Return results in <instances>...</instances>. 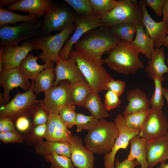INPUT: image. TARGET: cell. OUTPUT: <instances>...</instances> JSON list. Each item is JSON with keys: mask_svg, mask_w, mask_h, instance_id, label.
<instances>
[{"mask_svg": "<svg viewBox=\"0 0 168 168\" xmlns=\"http://www.w3.org/2000/svg\"><path fill=\"white\" fill-rule=\"evenodd\" d=\"M120 41L110 32L109 28L102 26L87 32L73 46L76 51L84 59L104 63L102 55Z\"/></svg>", "mask_w": 168, "mask_h": 168, "instance_id": "1", "label": "cell"}, {"mask_svg": "<svg viewBox=\"0 0 168 168\" xmlns=\"http://www.w3.org/2000/svg\"><path fill=\"white\" fill-rule=\"evenodd\" d=\"M139 54L131 43L122 40L108 52L104 63L115 72L125 75H133L144 65L139 57Z\"/></svg>", "mask_w": 168, "mask_h": 168, "instance_id": "2", "label": "cell"}, {"mask_svg": "<svg viewBox=\"0 0 168 168\" xmlns=\"http://www.w3.org/2000/svg\"><path fill=\"white\" fill-rule=\"evenodd\" d=\"M119 131L114 122L105 119L99 120L84 138L86 147L94 154L105 155L111 151Z\"/></svg>", "mask_w": 168, "mask_h": 168, "instance_id": "3", "label": "cell"}, {"mask_svg": "<svg viewBox=\"0 0 168 168\" xmlns=\"http://www.w3.org/2000/svg\"><path fill=\"white\" fill-rule=\"evenodd\" d=\"M76 27L74 23L54 35H48L32 39L35 49H40L42 51L39 56L43 62L54 63L59 59L60 51Z\"/></svg>", "mask_w": 168, "mask_h": 168, "instance_id": "4", "label": "cell"}, {"mask_svg": "<svg viewBox=\"0 0 168 168\" xmlns=\"http://www.w3.org/2000/svg\"><path fill=\"white\" fill-rule=\"evenodd\" d=\"M123 2L100 17L102 26L109 28L119 24L132 22L143 25V11L139 2L135 0H122Z\"/></svg>", "mask_w": 168, "mask_h": 168, "instance_id": "5", "label": "cell"}, {"mask_svg": "<svg viewBox=\"0 0 168 168\" xmlns=\"http://www.w3.org/2000/svg\"><path fill=\"white\" fill-rule=\"evenodd\" d=\"M70 56L75 60L84 77L93 91L99 93L108 91L107 83L113 79L103 67L102 63L87 60L72 50Z\"/></svg>", "mask_w": 168, "mask_h": 168, "instance_id": "6", "label": "cell"}, {"mask_svg": "<svg viewBox=\"0 0 168 168\" xmlns=\"http://www.w3.org/2000/svg\"><path fill=\"white\" fill-rule=\"evenodd\" d=\"M76 13L68 7L53 3L44 16L39 36L48 35L55 30H62L74 23Z\"/></svg>", "mask_w": 168, "mask_h": 168, "instance_id": "7", "label": "cell"}, {"mask_svg": "<svg viewBox=\"0 0 168 168\" xmlns=\"http://www.w3.org/2000/svg\"><path fill=\"white\" fill-rule=\"evenodd\" d=\"M43 21L37 23L23 22L18 26L6 25L0 28L1 46H16L21 41L39 36Z\"/></svg>", "mask_w": 168, "mask_h": 168, "instance_id": "8", "label": "cell"}, {"mask_svg": "<svg viewBox=\"0 0 168 168\" xmlns=\"http://www.w3.org/2000/svg\"><path fill=\"white\" fill-rule=\"evenodd\" d=\"M71 85L69 82H60L59 85L52 86L40 100V107L48 113L58 114L63 107L74 105L71 97Z\"/></svg>", "mask_w": 168, "mask_h": 168, "instance_id": "9", "label": "cell"}, {"mask_svg": "<svg viewBox=\"0 0 168 168\" xmlns=\"http://www.w3.org/2000/svg\"><path fill=\"white\" fill-rule=\"evenodd\" d=\"M74 23L76 28L70 38L68 40L61 50L59 59L67 60L70 58V53L74 44L88 31L102 26L100 17L94 15L84 16L76 14Z\"/></svg>", "mask_w": 168, "mask_h": 168, "instance_id": "10", "label": "cell"}, {"mask_svg": "<svg viewBox=\"0 0 168 168\" xmlns=\"http://www.w3.org/2000/svg\"><path fill=\"white\" fill-rule=\"evenodd\" d=\"M34 81L28 91L22 93L18 92L9 102L1 106L0 108V117H7L12 119L32 109L40 100L36 99V95L33 90Z\"/></svg>", "mask_w": 168, "mask_h": 168, "instance_id": "11", "label": "cell"}, {"mask_svg": "<svg viewBox=\"0 0 168 168\" xmlns=\"http://www.w3.org/2000/svg\"><path fill=\"white\" fill-rule=\"evenodd\" d=\"M119 131V135L115 140L111 151L104 155L105 168H114L115 157L120 149L127 148L130 140L134 136H138L140 131L131 129L127 127L124 122L123 115L118 114L114 120Z\"/></svg>", "mask_w": 168, "mask_h": 168, "instance_id": "12", "label": "cell"}, {"mask_svg": "<svg viewBox=\"0 0 168 168\" xmlns=\"http://www.w3.org/2000/svg\"><path fill=\"white\" fill-rule=\"evenodd\" d=\"M35 49L32 39L25 41L20 46H1L0 73L3 69L18 68L29 52Z\"/></svg>", "mask_w": 168, "mask_h": 168, "instance_id": "13", "label": "cell"}, {"mask_svg": "<svg viewBox=\"0 0 168 168\" xmlns=\"http://www.w3.org/2000/svg\"><path fill=\"white\" fill-rule=\"evenodd\" d=\"M168 132V120L162 110H151L138 136L146 140L160 137Z\"/></svg>", "mask_w": 168, "mask_h": 168, "instance_id": "14", "label": "cell"}, {"mask_svg": "<svg viewBox=\"0 0 168 168\" xmlns=\"http://www.w3.org/2000/svg\"><path fill=\"white\" fill-rule=\"evenodd\" d=\"M0 85L3 89L4 101L7 103L11 90L14 88L20 87L27 91L31 87L32 83L21 73L18 68H13L3 69L0 73Z\"/></svg>", "mask_w": 168, "mask_h": 168, "instance_id": "15", "label": "cell"}, {"mask_svg": "<svg viewBox=\"0 0 168 168\" xmlns=\"http://www.w3.org/2000/svg\"><path fill=\"white\" fill-rule=\"evenodd\" d=\"M145 147L149 167L165 163L168 159V132L160 137L146 140Z\"/></svg>", "mask_w": 168, "mask_h": 168, "instance_id": "16", "label": "cell"}, {"mask_svg": "<svg viewBox=\"0 0 168 168\" xmlns=\"http://www.w3.org/2000/svg\"><path fill=\"white\" fill-rule=\"evenodd\" d=\"M56 77L53 86L58 85L61 81L67 80L71 84L85 80L75 59L70 57L68 60L59 59L56 62Z\"/></svg>", "mask_w": 168, "mask_h": 168, "instance_id": "17", "label": "cell"}, {"mask_svg": "<svg viewBox=\"0 0 168 168\" xmlns=\"http://www.w3.org/2000/svg\"><path fill=\"white\" fill-rule=\"evenodd\" d=\"M139 2L142 9V22L145 30L152 39L154 49L161 48L167 34L168 24L162 21H154L148 12L144 0Z\"/></svg>", "mask_w": 168, "mask_h": 168, "instance_id": "18", "label": "cell"}, {"mask_svg": "<svg viewBox=\"0 0 168 168\" xmlns=\"http://www.w3.org/2000/svg\"><path fill=\"white\" fill-rule=\"evenodd\" d=\"M83 142L79 136L72 135L70 143L71 160L77 168H94V153L83 145Z\"/></svg>", "mask_w": 168, "mask_h": 168, "instance_id": "19", "label": "cell"}, {"mask_svg": "<svg viewBox=\"0 0 168 168\" xmlns=\"http://www.w3.org/2000/svg\"><path fill=\"white\" fill-rule=\"evenodd\" d=\"M46 141L70 143L72 135L58 114L48 113L47 129L44 138Z\"/></svg>", "mask_w": 168, "mask_h": 168, "instance_id": "20", "label": "cell"}, {"mask_svg": "<svg viewBox=\"0 0 168 168\" xmlns=\"http://www.w3.org/2000/svg\"><path fill=\"white\" fill-rule=\"evenodd\" d=\"M53 3L50 0H21L5 9L28 12L38 19L44 17Z\"/></svg>", "mask_w": 168, "mask_h": 168, "instance_id": "21", "label": "cell"}, {"mask_svg": "<svg viewBox=\"0 0 168 168\" xmlns=\"http://www.w3.org/2000/svg\"><path fill=\"white\" fill-rule=\"evenodd\" d=\"M128 105L123 115L138 112L150 108V103L145 92L138 88L130 90L126 94Z\"/></svg>", "mask_w": 168, "mask_h": 168, "instance_id": "22", "label": "cell"}, {"mask_svg": "<svg viewBox=\"0 0 168 168\" xmlns=\"http://www.w3.org/2000/svg\"><path fill=\"white\" fill-rule=\"evenodd\" d=\"M166 56L163 47L155 48L145 68L147 76L152 79L163 77L168 71L165 63Z\"/></svg>", "mask_w": 168, "mask_h": 168, "instance_id": "23", "label": "cell"}, {"mask_svg": "<svg viewBox=\"0 0 168 168\" xmlns=\"http://www.w3.org/2000/svg\"><path fill=\"white\" fill-rule=\"evenodd\" d=\"M136 28L135 37L131 44L139 54L142 53L150 59L154 49L153 40L144 30L143 25H136Z\"/></svg>", "mask_w": 168, "mask_h": 168, "instance_id": "24", "label": "cell"}, {"mask_svg": "<svg viewBox=\"0 0 168 168\" xmlns=\"http://www.w3.org/2000/svg\"><path fill=\"white\" fill-rule=\"evenodd\" d=\"M40 57L28 54L21 62L18 69L21 73L28 79L34 80L37 75L45 68L54 65L53 63L47 62L44 65L38 64L37 60Z\"/></svg>", "mask_w": 168, "mask_h": 168, "instance_id": "25", "label": "cell"}, {"mask_svg": "<svg viewBox=\"0 0 168 168\" xmlns=\"http://www.w3.org/2000/svg\"><path fill=\"white\" fill-rule=\"evenodd\" d=\"M36 153L39 155H45L55 153L58 155L71 157L70 143L64 142H45L40 140L35 147Z\"/></svg>", "mask_w": 168, "mask_h": 168, "instance_id": "26", "label": "cell"}, {"mask_svg": "<svg viewBox=\"0 0 168 168\" xmlns=\"http://www.w3.org/2000/svg\"><path fill=\"white\" fill-rule=\"evenodd\" d=\"M146 140L136 136L129 141L130 150L127 158L129 160L135 159L137 165L141 168H148L149 167L147 159L145 147Z\"/></svg>", "mask_w": 168, "mask_h": 168, "instance_id": "27", "label": "cell"}, {"mask_svg": "<svg viewBox=\"0 0 168 168\" xmlns=\"http://www.w3.org/2000/svg\"><path fill=\"white\" fill-rule=\"evenodd\" d=\"M56 77L54 65L40 72L34 80L33 90L36 94L43 92L45 93L52 86Z\"/></svg>", "mask_w": 168, "mask_h": 168, "instance_id": "28", "label": "cell"}, {"mask_svg": "<svg viewBox=\"0 0 168 168\" xmlns=\"http://www.w3.org/2000/svg\"><path fill=\"white\" fill-rule=\"evenodd\" d=\"M83 107L91 113V115L99 120L109 116L98 93L94 91L87 98Z\"/></svg>", "mask_w": 168, "mask_h": 168, "instance_id": "29", "label": "cell"}, {"mask_svg": "<svg viewBox=\"0 0 168 168\" xmlns=\"http://www.w3.org/2000/svg\"><path fill=\"white\" fill-rule=\"evenodd\" d=\"M71 85V97L73 104L83 107L86 100L93 90L85 80Z\"/></svg>", "mask_w": 168, "mask_h": 168, "instance_id": "30", "label": "cell"}, {"mask_svg": "<svg viewBox=\"0 0 168 168\" xmlns=\"http://www.w3.org/2000/svg\"><path fill=\"white\" fill-rule=\"evenodd\" d=\"M39 20L35 16L29 14L22 15L0 7V27L9 24H15L20 22L37 23Z\"/></svg>", "mask_w": 168, "mask_h": 168, "instance_id": "31", "label": "cell"}, {"mask_svg": "<svg viewBox=\"0 0 168 168\" xmlns=\"http://www.w3.org/2000/svg\"><path fill=\"white\" fill-rule=\"evenodd\" d=\"M110 32L121 40L131 43L137 31L136 25L132 22L119 24L109 28Z\"/></svg>", "mask_w": 168, "mask_h": 168, "instance_id": "32", "label": "cell"}, {"mask_svg": "<svg viewBox=\"0 0 168 168\" xmlns=\"http://www.w3.org/2000/svg\"><path fill=\"white\" fill-rule=\"evenodd\" d=\"M151 109L123 115L124 124L131 129L140 131Z\"/></svg>", "mask_w": 168, "mask_h": 168, "instance_id": "33", "label": "cell"}, {"mask_svg": "<svg viewBox=\"0 0 168 168\" xmlns=\"http://www.w3.org/2000/svg\"><path fill=\"white\" fill-rule=\"evenodd\" d=\"M94 15L103 16L123 2L122 0H90Z\"/></svg>", "mask_w": 168, "mask_h": 168, "instance_id": "34", "label": "cell"}, {"mask_svg": "<svg viewBox=\"0 0 168 168\" xmlns=\"http://www.w3.org/2000/svg\"><path fill=\"white\" fill-rule=\"evenodd\" d=\"M152 79L155 85V91L149 100L150 105L152 109L161 110L164 105L162 83L164 78L163 77H156Z\"/></svg>", "mask_w": 168, "mask_h": 168, "instance_id": "35", "label": "cell"}, {"mask_svg": "<svg viewBox=\"0 0 168 168\" xmlns=\"http://www.w3.org/2000/svg\"><path fill=\"white\" fill-rule=\"evenodd\" d=\"M44 158L50 163L49 168H75L70 158L53 153L44 155Z\"/></svg>", "mask_w": 168, "mask_h": 168, "instance_id": "36", "label": "cell"}, {"mask_svg": "<svg viewBox=\"0 0 168 168\" xmlns=\"http://www.w3.org/2000/svg\"><path fill=\"white\" fill-rule=\"evenodd\" d=\"M99 121L92 115L87 116L82 113H77L75 124L77 132L79 133L84 130L88 131L94 128Z\"/></svg>", "mask_w": 168, "mask_h": 168, "instance_id": "37", "label": "cell"}, {"mask_svg": "<svg viewBox=\"0 0 168 168\" xmlns=\"http://www.w3.org/2000/svg\"><path fill=\"white\" fill-rule=\"evenodd\" d=\"M76 12V14L84 16L94 15L90 0H65Z\"/></svg>", "mask_w": 168, "mask_h": 168, "instance_id": "38", "label": "cell"}, {"mask_svg": "<svg viewBox=\"0 0 168 168\" xmlns=\"http://www.w3.org/2000/svg\"><path fill=\"white\" fill-rule=\"evenodd\" d=\"M77 114L75 105L63 107L58 114L60 118L68 128H71L75 125Z\"/></svg>", "mask_w": 168, "mask_h": 168, "instance_id": "39", "label": "cell"}, {"mask_svg": "<svg viewBox=\"0 0 168 168\" xmlns=\"http://www.w3.org/2000/svg\"><path fill=\"white\" fill-rule=\"evenodd\" d=\"M119 97L116 94L111 91H107L104 95V105L107 110L110 111L119 106L121 103Z\"/></svg>", "mask_w": 168, "mask_h": 168, "instance_id": "40", "label": "cell"}, {"mask_svg": "<svg viewBox=\"0 0 168 168\" xmlns=\"http://www.w3.org/2000/svg\"><path fill=\"white\" fill-rule=\"evenodd\" d=\"M24 137L16 131L0 133V140L5 143L21 142Z\"/></svg>", "mask_w": 168, "mask_h": 168, "instance_id": "41", "label": "cell"}, {"mask_svg": "<svg viewBox=\"0 0 168 168\" xmlns=\"http://www.w3.org/2000/svg\"><path fill=\"white\" fill-rule=\"evenodd\" d=\"M125 85V82L123 81L112 79L107 83V86L108 90L115 93L119 96L124 91Z\"/></svg>", "mask_w": 168, "mask_h": 168, "instance_id": "42", "label": "cell"}, {"mask_svg": "<svg viewBox=\"0 0 168 168\" xmlns=\"http://www.w3.org/2000/svg\"><path fill=\"white\" fill-rule=\"evenodd\" d=\"M165 0H144L146 6L150 7L158 16L162 15V10Z\"/></svg>", "mask_w": 168, "mask_h": 168, "instance_id": "43", "label": "cell"}, {"mask_svg": "<svg viewBox=\"0 0 168 168\" xmlns=\"http://www.w3.org/2000/svg\"><path fill=\"white\" fill-rule=\"evenodd\" d=\"M48 119V113L40 107L35 113L34 117V123L36 126L46 124Z\"/></svg>", "mask_w": 168, "mask_h": 168, "instance_id": "44", "label": "cell"}, {"mask_svg": "<svg viewBox=\"0 0 168 168\" xmlns=\"http://www.w3.org/2000/svg\"><path fill=\"white\" fill-rule=\"evenodd\" d=\"M12 119L7 117H0V133L9 131H15Z\"/></svg>", "mask_w": 168, "mask_h": 168, "instance_id": "45", "label": "cell"}, {"mask_svg": "<svg viewBox=\"0 0 168 168\" xmlns=\"http://www.w3.org/2000/svg\"><path fill=\"white\" fill-rule=\"evenodd\" d=\"M30 125L29 120L24 116L19 117L16 122V128L21 132H24L27 130L30 127Z\"/></svg>", "mask_w": 168, "mask_h": 168, "instance_id": "46", "label": "cell"}, {"mask_svg": "<svg viewBox=\"0 0 168 168\" xmlns=\"http://www.w3.org/2000/svg\"><path fill=\"white\" fill-rule=\"evenodd\" d=\"M137 165L135 159L130 160L127 158L120 162L116 159L114 168H134Z\"/></svg>", "mask_w": 168, "mask_h": 168, "instance_id": "47", "label": "cell"}, {"mask_svg": "<svg viewBox=\"0 0 168 168\" xmlns=\"http://www.w3.org/2000/svg\"><path fill=\"white\" fill-rule=\"evenodd\" d=\"M47 123L37 126L34 129V133L36 137L44 138L46 132Z\"/></svg>", "mask_w": 168, "mask_h": 168, "instance_id": "48", "label": "cell"}, {"mask_svg": "<svg viewBox=\"0 0 168 168\" xmlns=\"http://www.w3.org/2000/svg\"><path fill=\"white\" fill-rule=\"evenodd\" d=\"M162 21L168 24V0H165L162 10Z\"/></svg>", "mask_w": 168, "mask_h": 168, "instance_id": "49", "label": "cell"}, {"mask_svg": "<svg viewBox=\"0 0 168 168\" xmlns=\"http://www.w3.org/2000/svg\"><path fill=\"white\" fill-rule=\"evenodd\" d=\"M18 0H0V4L2 7L6 6L18 2Z\"/></svg>", "mask_w": 168, "mask_h": 168, "instance_id": "50", "label": "cell"}, {"mask_svg": "<svg viewBox=\"0 0 168 168\" xmlns=\"http://www.w3.org/2000/svg\"><path fill=\"white\" fill-rule=\"evenodd\" d=\"M163 94L168 105V88H163Z\"/></svg>", "mask_w": 168, "mask_h": 168, "instance_id": "51", "label": "cell"}, {"mask_svg": "<svg viewBox=\"0 0 168 168\" xmlns=\"http://www.w3.org/2000/svg\"><path fill=\"white\" fill-rule=\"evenodd\" d=\"M163 45L168 49V35H167L165 37L163 43Z\"/></svg>", "mask_w": 168, "mask_h": 168, "instance_id": "52", "label": "cell"}, {"mask_svg": "<svg viewBox=\"0 0 168 168\" xmlns=\"http://www.w3.org/2000/svg\"><path fill=\"white\" fill-rule=\"evenodd\" d=\"M159 168H168V164L165 163H161L160 165Z\"/></svg>", "mask_w": 168, "mask_h": 168, "instance_id": "53", "label": "cell"}, {"mask_svg": "<svg viewBox=\"0 0 168 168\" xmlns=\"http://www.w3.org/2000/svg\"><path fill=\"white\" fill-rule=\"evenodd\" d=\"M166 65L168 68V58H167V59L166 60ZM167 78L168 79V71L167 72Z\"/></svg>", "mask_w": 168, "mask_h": 168, "instance_id": "54", "label": "cell"}, {"mask_svg": "<svg viewBox=\"0 0 168 168\" xmlns=\"http://www.w3.org/2000/svg\"><path fill=\"white\" fill-rule=\"evenodd\" d=\"M149 168H152V167H149Z\"/></svg>", "mask_w": 168, "mask_h": 168, "instance_id": "55", "label": "cell"}, {"mask_svg": "<svg viewBox=\"0 0 168 168\" xmlns=\"http://www.w3.org/2000/svg\"><path fill=\"white\" fill-rule=\"evenodd\" d=\"M167 34H168V30H167Z\"/></svg>", "mask_w": 168, "mask_h": 168, "instance_id": "56", "label": "cell"}]
</instances>
